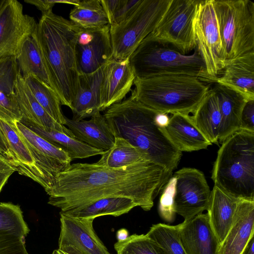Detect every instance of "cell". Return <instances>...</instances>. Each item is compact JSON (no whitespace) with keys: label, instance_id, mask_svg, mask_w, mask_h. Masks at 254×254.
Masks as SVG:
<instances>
[{"label":"cell","instance_id":"obj_1","mask_svg":"<svg viewBox=\"0 0 254 254\" xmlns=\"http://www.w3.org/2000/svg\"><path fill=\"white\" fill-rule=\"evenodd\" d=\"M171 177L164 168L149 161L119 168L74 163L58 175L46 191L48 203L65 213L99 199L121 197L149 211Z\"/></svg>","mask_w":254,"mask_h":254},{"label":"cell","instance_id":"obj_2","mask_svg":"<svg viewBox=\"0 0 254 254\" xmlns=\"http://www.w3.org/2000/svg\"><path fill=\"white\" fill-rule=\"evenodd\" d=\"M158 113L137 101L131 92L129 98L107 108L103 116L115 137L137 147L151 162L172 176L182 152L171 141L165 127L157 122Z\"/></svg>","mask_w":254,"mask_h":254},{"label":"cell","instance_id":"obj_3","mask_svg":"<svg viewBox=\"0 0 254 254\" xmlns=\"http://www.w3.org/2000/svg\"><path fill=\"white\" fill-rule=\"evenodd\" d=\"M80 28L49 12L42 14L32 36L40 50L51 87L70 109L78 82L75 45Z\"/></svg>","mask_w":254,"mask_h":254},{"label":"cell","instance_id":"obj_4","mask_svg":"<svg viewBox=\"0 0 254 254\" xmlns=\"http://www.w3.org/2000/svg\"><path fill=\"white\" fill-rule=\"evenodd\" d=\"M132 91L145 106L164 114H193L210 88L196 76L166 74L135 78Z\"/></svg>","mask_w":254,"mask_h":254},{"label":"cell","instance_id":"obj_5","mask_svg":"<svg viewBox=\"0 0 254 254\" xmlns=\"http://www.w3.org/2000/svg\"><path fill=\"white\" fill-rule=\"evenodd\" d=\"M211 179L237 199L254 200V132L239 129L222 143Z\"/></svg>","mask_w":254,"mask_h":254},{"label":"cell","instance_id":"obj_6","mask_svg":"<svg viewBox=\"0 0 254 254\" xmlns=\"http://www.w3.org/2000/svg\"><path fill=\"white\" fill-rule=\"evenodd\" d=\"M190 55L182 54L171 45L148 35L128 58L135 78L166 74H186L210 83L197 46Z\"/></svg>","mask_w":254,"mask_h":254},{"label":"cell","instance_id":"obj_7","mask_svg":"<svg viewBox=\"0 0 254 254\" xmlns=\"http://www.w3.org/2000/svg\"><path fill=\"white\" fill-rule=\"evenodd\" d=\"M222 42L224 67L254 53V2L250 0H213Z\"/></svg>","mask_w":254,"mask_h":254},{"label":"cell","instance_id":"obj_8","mask_svg":"<svg viewBox=\"0 0 254 254\" xmlns=\"http://www.w3.org/2000/svg\"><path fill=\"white\" fill-rule=\"evenodd\" d=\"M170 0H142L134 12L121 23L110 25L113 59H128L142 41L153 32Z\"/></svg>","mask_w":254,"mask_h":254},{"label":"cell","instance_id":"obj_9","mask_svg":"<svg viewBox=\"0 0 254 254\" xmlns=\"http://www.w3.org/2000/svg\"><path fill=\"white\" fill-rule=\"evenodd\" d=\"M199 0H170L154 31V39L168 43L187 55L196 47L193 26Z\"/></svg>","mask_w":254,"mask_h":254},{"label":"cell","instance_id":"obj_10","mask_svg":"<svg viewBox=\"0 0 254 254\" xmlns=\"http://www.w3.org/2000/svg\"><path fill=\"white\" fill-rule=\"evenodd\" d=\"M195 39L210 83L224 68L222 42L213 0H199L193 22Z\"/></svg>","mask_w":254,"mask_h":254},{"label":"cell","instance_id":"obj_11","mask_svg":"<svg viewBox=\"0 0 254 254\" xmlns=\"http://www.w3.org/2000/svg\"><path fill=\"white\" fill-rule=\"evenodd\" d=\"M173 176L176 178L175 213L188 221L207 209L211 190L201 171L195 168H183Z\"/></svg>","mask_w":254,"mask_h":254},{"label":"cell","instance_id":"obj_12","mask_svg":"<svg viewBox=\"0 0 254 254\" xmlns=\"http://www.w3.org/2000/svg\"><path fill=\"white\" fill-rule=\"evenodd\" d=\"M60 214L58 250L65 254H112L95 232L94 219Z\"/></svg>","mask_w":254,"mask_h":254},{"label":"cell","instance_id":"obj_13","mask_svg":"<svg viewBox=\"0 0 254 254\" xmlns=\"http://www.w3.org/2000/svg\"><path fill=\"white\" fill-rule=\"evenodd\" d=\"M34 17L24 14L17 0H6L0 12V59L16 56L25 41L34 32Z\"/></svg>","mask_w":254,"mask_h":254},{"label":"cell","instance_id":"obj_14","mask_svg":"<svg viewBox=\"0 0 254 254\" xmlns=\"http://www.w3.org/2000/svg\"><path fill=\"white\" fill-rule=\"evenodd\" d=\"M79 74L93 72L113 59L110 25L97 29L80 28L75 45Z\"/></svg>","mask_w":254,"mask_h":254},{"label":"cell","instance_id":"obj_15","mask_svg":"<svg viewBox=\"0 0 254 254\" xmlns=\"http://www.w3.org/2000/svg\"><path fill=\"white\" fill-rule=\"evenodd\" d=\"M12 127L27 146L52 188L58 175L71 164L70 158L62 149L36 134L20 122H16Z\"/></svg>","mask_w":254,"mask_h":254},{"label":"cell","instance_id":"obj_16","mask_svg":"<svg viewBox=\"0 0 254 254\" xmlns=\"http://www.w3.org/2000/svg\"><path fill=\"white\" fill-rule=\"evenodd\" d=\"M29 231L19 205L0 203V254H28L25 237Z\"/></svg>","mask_w":254,"mask_h":254},{"label":"cell","instance_id":"obj_17","mask_svg":"<svg viewBox=\"0 0 254 254\" xmlns=\"http://www.w3.org/2000/svg\"><path fill=\"white\" fill-rule=\"evenodd\" d=\"M135 79L128 59L110 61L104 66L101 89V111L122 101L130 91Z\"/></svg>","mask_w":254,"mask_h":254},{"label":"cell","instance_id":"obj_18","mask_svg":"<svg viewBox=\"0 0 254 254\" xmlns=\"http://www.w3.org/2000/svg\"><path fill=\"white\" fill-rule=\"evenodd\" d=\"M178 226L180 240L187 254H218L219 243L207 213L199 214Z\"/></svg>","mask_w":254,"mask_h":254},{"label":"cell","instance_id":"obj_19","mask_svg":"<svg viewBox=\"0 0 254 254\" xmlns=\"http://www.w3.org/2000/svg\"><path fill=\"white\" fill-rule=\"evenodd\" d=\"M254 236V200L239 199L231 227L218 254H242Z\"/></svg>","mask_w":254,"mask_h":254},{"label":"cell","instance_id":"obj_20","mask_svg":"<svg viewBox=\"0 0 254 254\" xmlns=\"http://www.w3.org/2000/svg\"><path fill=\"white\" fill-rule=\"evenodd\" d=\"M105 65L93 72L79 74L71 108L73 120L80 121L101 111V89Z\"/></svg>","mask_w":254,"mask_h":254},{"label":"cell","instance_id":"obj_21","mask_svg":"<svg viewBox=\"0 0 254 254\" xmlns=\"http://www.w3.org/2000/svg\"><path fill=\"white\" fill-rule=\"evenodd\" d=\"M0 130L15 159L19 174L28 177L41 185L47 191L52 186L39 167L27 146L16 130L0 119Z\"/></svg>","mask_w":254,"mask_h":254},{"label":"cell","instance_id":"obj_22","mask_svg":"<svg viewBox=\"0 0 254 254\" xmlns=\"http://www.w3.org/2000/svg\"><path fill=\"white\" fill-rule=\"evenodd\" d=\"M65 120L64 126L78 140L104 151L113 145L115 137L100 113L92 116L89 120L77 121L66 117Z\"/></svg>","mask_w":254,"mask_h":254},{"label":"cell","instance_id":"obj_23","mask_svg":"<svg viewBox=\"0 0 254 254\" xmlns=\"http://www.w3.org/2000/svg\"><path fill=\"white\" fill-rule=\"evenodd\" d=\"M221 74L215 82L236 91L247 102L254 100V53L233 61Z\"/></svg>","mask_w":254,"mask_h":254},{"label":"cell","instance_id":"obj_24","mask_svg":"<svg viewBox=\"0 0 254 254\" xmlns=\"http://www.w3.org/2000/svg\"><path fill=\"white\" fill-rule=\"evenodd\" d=\"M210 87L217 97L221 114L218 141L222 144L240 129V118L247 101L236 91L216 82Z\"/></svg>","mask_w":254,"mask_h":254},{"label":"cell","instance_id":"obj_25","mask_svg":"<svg viewBox=\"0 0 254 254\" xmlns=\"http://www.w3.org/2000/svg\"><path fill=\"white\" fill-rule=\"evenodd\" d=\"M171 115L165 128L170 139L179 151H197L212 145L195 126L191 116L181 113Z\"/></svg>","mask_w":254,"mask_h":254},{"label":"cell","instance_id":"obj_26","mask_svg":"<svg viewBox=\"0 0 254 254\" xmlns=\"http://www.w3.org/2000/svg\"><path fill=\"white\" fill-rule=\"evenodd\" d=\"M14 92L22 117L44 128L56 130L74 137L65 126L54 120L37 102L20 72L16 81Z\"/></svg>","mask_w":254,"mask_h":254},{"label":"cell","instance_id":"obj_27","mask_svg":"<svg viewBox=\"0 0 254 254\" xmlns=\"http://www.w3.org/2000/svg\"><path fill=\"white\" fill-rule=\"evenodd\" d=\"M238 200L215 185L211 191L207 214L219 245L231 227Z\"/></svg>","mask_w":254,"mask_h":254},{"label":"cell","instance_id":"obj_28","mask_svg":"<svg viewBox=\"0 0 254 254\" xmlns=\"http://www.w3.org/2000/svg\"><path fill=\"white\" fill-rule=\"evenodd\" d=\"M19 122L52 144L62 149L68 155L71 160L102 155L104 152L59 131L44 128L22 117Z\"/></svg>","mask_w":254,"mask_h":254},{"label":"cell","instance_id":"obj_29","mask_svg":"<svg viewBox=\"0 0 254 254\" xmlns=\"http://www.w3.org/2000/svg\"><path fill=\"white\" fill-rule=\"evenodd\" d=\"M191 118L196 127L212 144H219L221 116L217 97L210 86Z\"/></svg>","mask_w":254,"mask_h":254},{"label":"cell","instance_id":"obj_30","mask_svg":"<svg viewBox=\"0 0 254 254\" xmlns=\"http://www.w3.org/2000/svg\"><path fill=\"white\" fill-rule=\"evenodd\" d=\"M145 161L150 162L141 149L123 138L115 137L113 145L104 152L96 163L106 167L119 168Z\"/></svg>","mask_w":254,"mask_h":254},{"label":"cell","instance_id":"obj_31","mask_svg":"<svg viewBox=\"0 0 254 254\" xmlns=\"http://www.w3.org/2000/svg\"><path fill=\"white\" fill-rule=\"evenodd\" d=\"M130 198L115 197L99 199L81 208L63 213L79 218H93L104 215L119 216L136 207Z\"/></svg>","mask_w":254,"mask_h":254},{"label":"cell","instance_id":"obj_32","mask_svg":"<svg viewBox=\"0 0 254 254\" xmlns=\"http://www.w3.org/2000/svg\"><path fill=\"white\" fill-rule=\"evenodd\" d=\"M15 57L22 77L33 76L50 86L40 50L32 36L25 40Z\"/></svg>","mask_w":254,"mask_h":254},{"label":"cell","instance_id":"obj_33","mask_svg":"<svg viewBox=\"0 0 254 254\" xmlns=\"http://www.w3.org/2000/svg\"><path fill=\"white\" fill-rule=\"evenodd\" d=\"M69 17L83 29H97L109 24L100 0L80 1L70 10Z\"/></svg>","mask_w":254,"mask_h":254},{"label":"cell","instance_id":"obj_34","mask_svg":"<svg viewBox=\"0 0 254 254\" xmlns=\"http://www.w3.org/2000/svg\"><path fill=\"white\" fill-rule=\"evenodd\" d=\"M32 95L57 122L64 126L65 117L62 111L60 100L55 91L48 84L31 75L23 77Z\"/></svg>","mask_w":254,"mask_h":254},{"label":"cell","instance_id":"obj_35","mask_svg":"<svg viewBox=\"0 0 254 254\" xmlns=\"http://www.w3.org/2000/svg\"><path fill=\"white\" fill-rule=\"evenodd\" d=\"M146 235L152 241L159 254H187L180 240L178 225L154 224Z\"/></svg>","mask_w":254,"mask_h":254},{"label":"cell","instance_id":"obj_36","mask_svg":"<svg viewBox=\"0 0 254 254\" xmlns=\"http://www.w3.org/2000/svg\"><path fill=\"white\" fill-rule=\"evenodd\" d=\"M117 254H159L152 241L146 234H133L114 245Z\"/></svg>","mask_w":254,"mask_h":254},{"label":"cell","instance_id":"obj_37","mask_svg":"<svg viewBox=\"0 0 254 254\" xmlns=\"http://www.w3.org/2000/svg\"><path fill=\"white\" fill-rule=\"evenodd\" d=\"M19 73L15 56L0 59V92L14 93Z\"/></svg>","mask_w":254,"mask_h":254},{"label":"cell","instance_id":"obj_38","mask_svg":"<svg viewBox=\"0 0 254 254\" xmlns=\"http://www.w3.org/2000/svg\"><path fill=\"white\" fill-rule=\"evenodd\" d=\"M21 118L15 92L9 94L0 92V119L12 126Z\"/></svg>","mask_w":254,"mask_h":254},{"label":"cell","instance_id":"obj_39","mask_svg":"<svg viewBox=\"0 0 254 254\" xmlns=\"http://www.w3.org/2000/svg\"><path fill=\"white\" fill-rule=\"evenodd\" d=\"M176 178L173 175L162 190L159 205L160 216L166 221L174 219L175 212L174 208V198L175 191Z\"/></svg>","mask_w":254,"mask_h":254},{"label":"cell","instance_id":"obj_40","mask_svg":"<svg viewBox=\"0 0 254 254\" xmlns=\"http://www.w3.org/2000/svg\"><path fill=\"white\" fill-rule=\"evenodd\" d=\"M142 0H120L110 25L118 24L126 19L136 9Z\"/></svg>","mask_w":254,"mask_h":254},{"label":"cell","instance_id":"obj_41","mask_svg":"<svg viewBox=\"0 0 254 254\" xmlns=\"http://www.w3.org/2000/svg\"><path fill=\"white\" fill-rule=\"evenodd\" d=\"M240 129L254 132V100L246 102L240 118Z\"/></svg>","mask_w":254,"mask_h":254},{"label":"cell","instance_id":"obj_42","mask_svg":"<svg viewBox=\"0 0 254 254\" xmlns=\"http://www.w3.org/2000/svg\"><path fill=\"white\" fill-rule=\"evenodd\" d=\"M27 3L35 6L42 14L52 11V8L56 3H64V0H25Z\"/></svg>","mask_w":254,"mask_h":254},{"label":"cell","instance_id":"obj_43","mask_svg":"<svg viewBox=\"0 0 254 254\" xmlns=\"http://www.w3.org/2000/svg\"><path fill=\"white\" fill-rule=\"evenodd\" d=\"M102 6L108 17L109 25L120 2V0H100Z\"/></svg>","mask_w":254,"mask_h":254},{"label":"cell","instance_id":"obj_44","mask_svg":"<svg viewBox=\"0 0 254 254\" xmlns=\"http://www.w3.org/2000/svg\"><path fill=\"white\" fill-rule=\"evenodd\" d=\"M16 171L12 165L0 154V172Z\"/></svg>","mask_w":254,"mask_h":254},{"label":"cell","instance_id":"obj_45","mask_svg":"<svg viewBox=\"0 0 254 254\" xmlns=\"http://www.w3.org/2000/svg\"><path fill=\"white\" fill-rule=\"evenodd\" d=\"M169 118L168 114L158 112L156 115V120L159 125L165 127L168 124Z\"/></svg>","mask_w":254,"mask_h":254},{"label":"cell","instance_id":"obj_46","mask_svg":"<svg viewBox=\"0 0 254 254\" xmlns=\"http://www.w3.org/2000/svg\"><path fill=\"white\" fill-rule=\"evenodd\" d=\"M14 171L0 172V192L9 177Z\"/></svg>","mask_w":254,"mask_h":254},{"label":"cell","instance_id":"obj_47","mask_svg":"<svg viewBox=\"0 0 254 254\" xmlns=\"http://www.w3.org/2000/svg\"><path fill=\"white\" fill-rule=\"evenodd\" d=\"M242 254H254V237L251 238Z\"/></svg>","mask_w":254,"mask_h":254},{"label":"cell","instance_id":"obj_48","mask_svg":"<svg viewBox=\"0 0 254 254\" xmlns=\"http://www.w3.org/2000/svg\"><path fill=\"white\" fill-rule=\"evenodd\" d=\"M119 232H121V233L119 234L118 233V240H124L125 238H126L127 237H128V236H127L128 233L126 230L122 229V230H120V231H119Z\"/></svg>","mask_w":254,"mask_h":254},{"label":"cell","instance_id":"obj_49","mask_svg":"<svg viewBox=\"0 0 254 254\" xmlns=\"http://www.w3.org/2000/svg\"><path fill=\"white\" fill-rule=\"evenodd\" d=\"M6 0H0V12L4 5Z\"/></svg>","mask_w":254,"mask_h":254},{"label":"cell","instance_id":"obj_50","mask_svg":"<svg viewBox=\"0 0 254 254\" xmlns=\"http://www.w3.org/2000/svg\"><path fill=\"white\" fill-rule=\"evenodd\" d=\"M52 254H65L64 253H63V252H62L61 251H60L59 250H55L53 251Z\"/></svg>","mask_w":254,"mask_h":254}]
</instances>
